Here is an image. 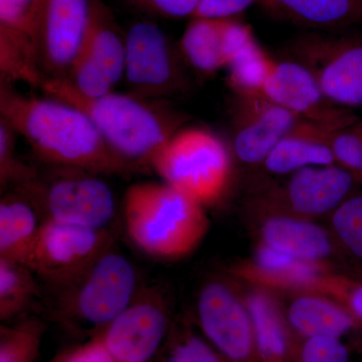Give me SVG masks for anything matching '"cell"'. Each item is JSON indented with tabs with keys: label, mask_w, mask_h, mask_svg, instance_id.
Masks as SVG:
<instances>
[{
	"label": "cell",
	"mask_w": 362,
	"mask_h": 362,
	"mask_svg": "<svg viewBox=\"0 0 362 362\" xmlns=\"http://www.w3.org/2000/svg\"><path fill=\"white\" fill-rule=\"evenodd\" d=\"M0 119L49 165L100 175H122L135 168L109 147L89 117L56 98L25 94L0 81Z\"/></svg>",
	"instance_id": "1"
},
{
	"label": "cell",
	"mask_w": 362,
	"mask_h": 362,
	"mask_svg": "<svg viewBox=\"0 0 362 362\" xmlns=\"http://www.w3.org/2000/svg\"><path fill=\"white\" fill-rule=\"evenodd\" d=\"M40 89L80 109L117 156L134 168L151 165L157 152L185 124V117L165 101L141 99L129 93L86 97L54 78H45Z\"/></svg>",
	"instance_id": "2"
},
{
	"label": "cell",
	"mask_w": 362,
	"mask_h": 362,
	"mask_svg": "<svg viewBox=\"0 0 362 362\" xmlns=\"http://www.w3.org/2000/svg\"><path fill=\"white\" fill-rule=\"evenodd\" d=\"M206 209L164 181H142L124 194V226L131 242L147 256L178 261L206 239L211 226Z\"/></svg>",
	"instance_id": "3"
},
{
	"label": "cell",
	"mask_w": 362,
	"mask_h": 362,
	"mask_svg": "<svg viewBox=\"0 0 362 362\" xmlns=\"http://www.w3.org/2000/svg\"><path fill=\"white\" fill-rule=\"evenodd\" d=\"M233 158L232 148L213 131L183 126L157 152L150 166L162 181L206 207L228 192Z\"/></svg>",
	"instance_id": "4"
},
{
	"label": "cell",
	"mask_w": 362,
	"mask_h": 362,
	"mask_svg": "<svg viewBox=\"0 0 362 362\" xmlns=\"http://www.w3.org/2000/svg\"><path fill=\"white\" fill-rule=\"evenodd\" d=\"M54 288L52 308L61 318L103 329L132 303L139 292L134 265L112 249L77 276Z\"/></svg>",
	"instance_id": "5"
},
{
	"label": "cell",
	"mask_w": 362,
	"mask_h": 362,
	"mask_svg": "<svg viewBox=\"0 0 362 362\" xmlns=\"http://www.w3.org/2000/svg\"><path fill=\"white\" fill-rule=\"evenodd\" d=\"M16 188L35 207L42 221L108 230L115 218L116 202L100 175L83 169L59 168Z\"/></svg>",
	"instance_id": "6"
},
{
	"label": "cell",
	"mask_w": 362,
	"mask_h": 362,
	"mask_svg": "<svg viewBox=\"0 0 362 362\" xmlns=\"http://www.w3.org/2000/svg\"><path fill=\"white\" fill-rule=\"evenodd\" d=\"M361 187V180L337 164L310 166L259 187L247 202V209L317 221L329 218Z\"/></svg>",
	"instance_id": "7"
},
{
	"label": "cell",
	"mask_w": 362,
	"mask_h": 362,
	"mask_svg": "<svg viewBox=\"0 0 362 362\" xmlns=\"http://www.w3.org/2000/svg\"><path fill=\"white\" fill-rule=\"evenodd\" d=\"M124 78L128 93L141 99L166 101L189 88V78L178 45L149 21L132 23L125 32Z\"/></svg>",
	"instance_id": "8"
},
{
	"label": "cell",
	"mask_w": 362,
	"mask_h": 362,
	"mask_svg": "<svg viewBox=\"0 0 362 362\" xmlns=\"http://www.w3.org/2000/svg\"><path fill=\"white\" fill-rule=\"evenodd\" d=\"M125 56V33L110 7L104 0H90L87 32L70 70L62 81L83 96L109 94L123 80Z\"/></svg>",
	"instance_id": "9"
},
{
	"label": "cell",
	"mask_w": 362,
	"mask_h": 362,
	"mask_svg": "<svg viewBox=\"0 0 362 362\" xmlns=\"http://www.w3.org/2000/svg\"><path fill=\"white\" fill-rule=\"evenodd\" d=\"M290 52L331 102L362 110V35L309 33L295 40Z\"/></svg>",
	"instance_id": "10"
},
{
	"label": "cell",
	"mask_w": 362,
	"mask_h": 362,
	"mask_svg": "<svg viewBox=\"0 0 362 362\" xmlns=\"http://www.w3.org/2000/svg\"><path fill=\"white\" fill-rule=\"evenodd\" d=\"M197 316L207 341L228 362H258L254 324L244 292L226 278L202 286Z\"/></svg>",
	"instance_id": "11"
},
{
	"label": "cell",
	"mask_w": 362,
	"mask_h": 362,
	"mask_svg": "<svg viewBox=\"0 0 362 362\" xmlns=\"http://www.w3.org/2000/svg\"><path fill=\"white\" fill-rule=\"evenodd\" d=\"M112 245L113 238L108 230L42 221L25 266L37 277L57 286L77 276L112 249Z\"/></svg>",
	"instance_id": "12"
},
{
	"label": "cell",
	"mask_w": 362,
	"mask_h": 362,
	"mask_svg": "<svg viewBox=\"0 0 362 362\" xmlns=\"http://www.w3.org/2000/svg\"><path fill=\"white\" fill-rule=\"evenodd\" d=\"M230 113L233 156L256 168L301 120L264 94H233Z\"/></svg>",
	"instance_id": "13"
},
{
	"label": "cell",
	"mask_w": 362,
	"mask_h": 362,
	"mask_svg": "<svg viewBox=\"0 0 362 362\" xmlns=\"http://www.w3.org/2000/svg\"><path fill=\"white\" fill-rule=\"evenodd\" d=\"M256 247L316 265L343 269L346 261L329 228L285 214L247 211Z\"/></svg>",
	"instance_id": "14"
},
{
	"label": "cell",
	"mask_w": 362,
	"mask_h": 362,
	"mask_svg": "<svg viewBox=\"0 0 362 362\" xmlns=\"http://www.w3.org/2000/svg\"><path fill=\"white\" fill-rule=\"evenodd\" d=\"M168 305L152 290L138 292L132 303L103 331L101 340L114 362H148L168 328Z\"/></svg>",
	"instance_id": "15"
},
{
	"label": "cell",
	"mask_w": 362,
	"mask_h": 362,
	"mask_svg": "<svg viewBox=\"0 0 362 362\" xmlns=\"http://www.w3.org/2000/svg\"><path fill=\"white\" fill-rule=\"evenodd\" d=\"M42 0H0V81L40 88L39 23Z\"/></svg>",
	"instance_id": "16"
},
{
	"label": "cell",
	"mask_w": 362,
	"mask_h": 362,
	"mask_svg": "<svg viewBox=\"0 0 362 362\" xmlns=\"http://www.w3.org/2000/svg\"><path fill=\"white\" fill-rule=\"evenodd\" d=\"M263 94L301 120L339 129L361 119L356 112L328 99L313 75L292 59L276 61Z\"/></svg>",
	"instance_id": "17"
},
{
	"label": "cell",
	"mask_w": 362,
	"mask_h": 362,
	"mask_svg": "<svg viewBox=\"0 0 362 362\" xmlns=\"http://www.w3.org/2000/svg\"><path fill=\"white\" fill-rule=\"evenodd\" d=\"M90 11V0H42L39 54L45 80L66 77L87 32Z\"/></svg>",
	"instance_id": "18"
},
{
	"label": "cell",
	"mask_w": 362,
	"mask_h": 362,
	"mask_svg": "<svg viewBox=\"0 0 362 362\" xmlns=\"http://www.w3.org/2000/svg\"><path fill=\"white\" fill-rule=\"evenodd\" d=\"M244 296L254 324L258 362H295L298 338L288 323L279 294L250 286Z\"/></svg>",
	"instance_id": "19"
},
{
	"label": "cell",
	"mask_w": 362,
	"mask_h": 362,
	"mask_svg": "<svg viewBox=\"0 0 362 362\" xmlns=\"http://www.w3.org/2000/svg\"><path fill=\"white\" fill-rule=\"evenodd\" d=\"M286 318L298 339L333 337L343 339L362 329L356 317L335 300L315 293L285 294Z\"/></svg>",
	"instance_id": "20"
},
{
	"label": "cell",
	"mask_w": 362,
	"mask_h": 362,
	"mask_svg": "<svg viewBox=\"0 0 362 362\" xmlns=\"http://www.w3.org/2000/svg\"><path fill=\"white\" fill-rule=\"evenodd\" d=\"M334 130L300 120L258 168L269 175L282 177L310 166L335 164L330 146L331 134Z\"/></svg>",
	"instance_id": "21"
},
{
	"label": "cell",
	"mask_w": 362,
	"mask_h": 362,
	"mask_svg": "<svg viewBox=\"0 0 362 362\" xmlns=\"http://www.w3.org/2000/svg\"><path fill=\"white\" fill-rule=\"evenodd\" d=\"M228 18H190L181 37L180 49L188 66L202 74L214 75L230 63Z\"/></svg>",
	"instance_id": "22"
},
{
	"label": "cell",
	"mask_w": 362,
	"mask_h": 362,
	"mask_svg": "<svg viewBox=\"0 0 362 362\" xmlns=\"http://www.w3.org/2000/svg\"><path fill=\"white\" fill-rule=\"evenodd\" d=\"M267 11L296 25L335 28L362 21V0H257Z\"/></svg>",
	"instance_id": "23"
},
{
	"label": "cell",
	"mask_w": 362,
	"mask_h": 362,
	"mask_svg": "<svg viewBox=\"0 0 362 362\" xmlns=\"http://www.w3.org/2000/svg\"><path fill=\"white\" fill-rule=\"evenodd\" d=\"M283 294L315 293L344 306L362 326V277L342 269L323 268L288 276L279 285Z\"/></svg>",
	"instance_id": "24"
},
{
	"label": "cell",
	"mask_w": 362,
	"mask_h": 362,
	"mask_svg": "<svg viewBox=\"0 0 362 362\" xmlns=\"http://www.w3.org/2000/svg\"><path fill=\"white\" fill-rule=\"evenodd\" d=\"M16 192L0 202V259L25 265L39 233L42 218Z\"/></svg>",
	"instance_id": "25"
},
{
	"label": "cell",
	"mask_w": 362,
	"mask_h": 362,
	"mask_svg": "<svg viewBox=\"0 0 362 362\" xmlns=\"http://www.w3.org/2000/svg\"><path fill=\"white\" fill-rule=\"evenodd\" d=\"M276 59L259 44L256 37L247 42L228 64L226 82L235 95L263 94Z\"/></svg>",
	"instance_id": "26"
},
{
	"label": "cell",
	"mask_w": 362,
	"mask_h": 362,
	"mask_svg": "<svg viewBox=\"0 0 362 362\" xmlns=\"http://www.w3.org/2000/svg\"><path fill=\"white\" fill-rule=\"evenodd\" d=\"M37 276L28 267L0 259V318L8 320L28 310L40 297Z\"/></svg>",
	"instance_id": "27"
},
{
	"label": "cell",
	"mask_w": 362,
	"mask_h": 362,
	"mask_svg": "<svg viewBox=\"0 0 362 362\" xmlns=\"http://www.w3.org/2000/svg\"><path fill=\"white\" fill-rule=\"evenodd\" d=\"M328 228L345 258L358 266L354 274L362 276V187L331 214Z\"/></svg>",
	"instance_id": "28"
},
{
	"label": "cell",
	"mask_w": 362,
	"mask_h": 362,
	"mask_svg": "<svg viewBox=\"0 0 362 362\" xmlns=\"http://www.w3.org/2000/svg\"><path fill=\"white\" fill-rule=\"evenodd\" d=\"M18 134L16 130L0 119V187L1 192L16 188L33 180L37 171L21 160L18 154Z\"/></svg>",
	"instance_id": "29"
},
{
	"label": "cell",
	"mask_w": 362,
	"mask_h": 362,
	"mask_svg": "<svg viewBox=\"0 0 362 362\" xmlns=\"http://www.w3.org/2000/svg\"><path fill=\"white\" fill-rule=\"evenodd\" d=\"M358 121L333 131L330 146L335 164L356 175L362 183V136Z\"/></svg>",
	"instance_id": "30"
},
{
	"label": "cell",
	"mask_w": 362,
	"mask_h": 362,
	"mask_svg": "<svg viewBox=\"0 0 362 362\" xmlns=\"http://www.w3.org/2000/svg\"><path fill=\"white\" fill-rule=\"evenodd\" d=\"M40 326L37 321H28L2 337L0 362H30L39 341Z\"/></svg>",
	"instance_id": "31"
},
{
	"label": "cell",
	"mask_w": 362,
	"mask_h": 362,
	"mask_svg": "<svg viewBox=\"0 0 362 362\" xmlns=\"http://www.w3.org/2000/svg\"><path fill=\"white\" fill-rule=\"evenodd\" d=\"M295 362H350V351L339 338H305L298 339Z\"/></svg>",
	"instance_id": "32"
},
{
	"label": "cell",
	"mask_w": 362,
	"mask_h": 362,
	"mask_svg": "<svg viewBox=\"0 0 362 362\" xmlns=\"http://www.w3.org/2000/svg\"><path fill=\"white\" fill-rule=\"evenodd\" d=\"M166 362H228L206 339L190 334L171 350Z\"/></svg>",
	"instance_id": "33"
},
{
	"label": "cell",
	"mask_w": 362,
	"mask_h": 362,
	"mask_svg": "<svg viewBox=\"0 0 362 362\" xmlns=\"http://www.w3.org/2000/svg\"><path fill=\"white\" fill-rule=\"evenodd\" d=\"M135 6L157 16L183 18L194 16L199 0H128Z\"/></svg>",
	"instance_id": "34"
},
{
	"label": "cell",
	"mask_w": 362,
	"mask_h": 362,
	"mask_svg": "<svg viewBox=\"0 0 362 362\" xmlns=\"http://www.w3.org/2000/svg\"><path fill=\"white\" fill-rule=\"evenodd\" d=\"M256 2L257 0H199L192 18H237Z\"/></svg>",
	"instance_id": "35"
},
{
	"label": "cell",
	"mask_w": 362,
	"mask_h": 362,
	"mask_svg": "<svg viewBox=\"0 0 362 362\" xmlns=\"http://www.w3.org/2000/svg\"><path fill=\"white\" fill-rule=\"evenodd\" d=\"M59 362H114L113 359L108 354L101 340H94V341L86 344L85 346L75 350L71 354L66 356L65 358Z\"/></svg>",
	"instance_id": "36"
},
{
	"label": "cell",
	"mask_w": 362,
	"mask_h": 362,
	"mask_svg": "<svg viewBox=\"0 0 362 362\" xmlns=\"http://www.w3.org/2000/svg\"><path fill=\"white\" fill-rule=\"evenodd\" d=\"M358 127H359V130H361V136H362V118L359 119Z\"/></svg>",
	"instance_id": "37"
}]
</instances>
